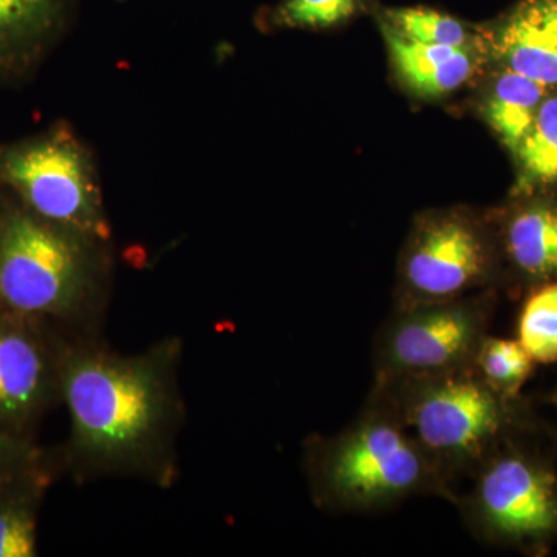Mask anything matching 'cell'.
<instances>
[{"instance_id": "1", "label": "cell", "mask_w": 557, "mask_h": 557, "mask_svg": "<svg viewBox=\"0 0 557 557\" xmlns=\"http://www.w3.org/2000/svg\"><path fill=\"white\" fill-rule=\"evenodd\" d=\"M368 399L397 418L454 491L457 480L471 479L494 450L530 429L522 398L497 394L472 364L373 381Z\"/></svg>"}, {"instance_id": "2", "label": "cell", "mask_w": 557, "mask_h": 557, "mask_svg": "<svg viewBox=\"0 0 557 557\" xmlns=\"http://www.w3.org/2000/svg\"><path fill=\"white\" fill-rule=\"evenodd\" d=\"M309 465L314 497L332 511H383L418 496L457 502L456 491L412 435L370 399L339 434L314 440Z\"/></svg>"}, {"instance_id": "3", "label": "cell", "mask_w": 557, "mask_h": 557, "mask_svg": "<svg viewBox=\"0 0 557 557\" xmlns=\"http://www.w3.org/2000/svg\"><path fill=\"white\" fill-rule=\"evenodd\" d=\"M523 434L507 440L480 465L456 505L483 542L539 555L557 541V471L522 442Z\"/></svg>"}, {"instance_id": "4", "label": "cell", "mask_w": 557, "mask_h": 557, "mask_svg": "<svg viewBox=\"0 0 557 557\" xmlns=\"http://www.w3.org/2000/svg\"><path fill=\"white\" fill-rule=\"evenodd\" d=\"M64 391L76 442L94 456L135 453L163 420V383L148 361L84 355L70 362Z\"/></svg>"}, {"instance_id": "5", "label": "cell", "mask_w": 557, "mask_h": 557, "mask_svg": "<svg viewBox=\"0 0 557 557\" xmlns=\"http://www.w3.org/2000/svg\"><path fill=\"white\" fill-rule=\"evenodd\" d=\"M486 292L395 309L375 338L373 381L471 366L494 314V299Z\"/></svg>"}, {"instance_id": "6", "label": "cell", "mask_w": 557, "mask_h": 557, "mask_svg": "<svg viewBox=\"0 0 557 557\" xmlns=\"http://www.w3.org/2000/svg\"><path fill=\"white\" fill-rule=\"evenodd\" d=\"M497 255L485 226L467 212L424 215L403 252L395 309L485 292L497 277Z\"/></svg>"}, {"instance_id": "7", "label": "cell", "mask_w": 557, "mask_h": 557, "mask_svg": "<svg viewBox=\"0 0 557 557\" xmlns=\"http://www.w3.org/2000/svg\"><path fill=\"white\" fill-rule=\"evenodd\" d=\"M0 172L44 219L83 236H108L89 161L67 135L10 150Z\"/></svg>"}, {"instance_id": "8", "label": "cell", "mask_w": 557, "mask_h": 557, "mask_svg": "<svg viewBox=\"0 0 557 557\" xmlns=\"http://www.w3.org/2000/svg\"><path fill=\"white\" fill-rule=\"evenodd\" d=\"M86 289L78 245L38 220L11 219L0 240V296L25 313L64 311Z\"/></svg>"}, {"instance_id": "9", "label": "cell", "mask_w": 557, "mask_h": 557, "mask_svg": "<svg viewBox=\"0 0 557 557\" xmlns=\"http://www.w3.org/2000/svg\"><path fill=\"white\" fill-rule=\"evenodd\" d=\"M505 69L552 89L557 86V0H520L498 27Z\"/></svg>"}, {"instance_id": "10", "label": "cell", "mask_w": 557, "mask_h": 557, "mask_svg": "<svg viewBox=\"0 0 557 557\" xmlns=\"http://www.w3.org/2000/svg\"><path fill=\"white\" fill-rule=\"evenodd\" d=\"M500 248L528 287L557 281V201L533 200L505 215Z\"/></svg>"}, {"instance_id": "11", "label": "cell", "mask_w": 557, "mask_h": 557, "mask_svg": "<svg viewBox=\"0 0 557 557\" xmlns=\"http://www.w3.org/2000/svg\"><path fill=\"white\" fill-rule=\"evenodd\" d=\"M383 33L399 78L418 95L440 97L450 94L463 86L474 72L475 62L469 46L412 42L387 24L383 25Z\"/></svg>"}, {"instance_id": "12", "label": "cell", "mask_w": 557, "mask_h": 557, "mask_svg": "<svg viewBox=\"0 0 557 557\" xmlns=\"http://www.w3.org/2000/svg\"><path fill=\"white\" fill-rule=\"evenodd\" d=\"M548 89L518 72L505 69L487 95L483 115L512 153L533 126Z\"/></svg>"}, {"instance_id": "13", "label": "cell", "mask_w": 557, "mask_h": 557, "mask_svg": "<svg viewBox=\"0 0 557 557\" xmlns=\"http://www.w3.org/2000/svg\"><path fill=\"white\" fill-rule=\"evenodd\" d=\"M44 362L38 348L17 333H0V413L21 417L38 401Z\"/></svg>"}, {"instance_id": "14", "label": "cell", "mask_w": 557, "mask_h": 557, "mask_svg": "<svg viewBox=\"0 0 557 557\" xmlns=\"http://www.w3.org/2000/svg\"><path fill=\"white\" fill-rule=\"evenodd\" d=\"M519 161L518 196L557 185V95L545 98L515 153Z\"/></svg>"}, {"instance_id": "15", "label": "cell", "mask_w": 557, "mask_h": 557, "mask_svg": "<svg viewBox=\"0 0 557 557\" xmlns=\"http://www.w3.org/2000/svg\"><path fill=\"white\" fill-rule=\"evenodd\" d=\"M518 339L536 364L557 362V281L534 285L518 319Z\"/></svg>"}, {"instance_id": "16", "label": "cell", "mask_w": 557, "mask_h": 557, "mask_svg": "<svg viewBox=\"0 0 557 557\" xmlns=\"http://www.w3.org/2000/svg\"><path fill=\"white\" fill-rule=\"evenodd\" d=\"M536 362L518 339L487 333L478 348L472 368L487 386L509 399H519Z\"/></svg>"}, {"instance_id": "17", "label": "cell", "mask_w": 557, "mask_h": 557, "mask_svg": "<svg viewBox=\"0 0 557 557\" xmlns=\"http://www.w3.org/2000/svg\"><path fill=\"white\" fill-rule=\"evenodd\" d=\"M62 0H0V51L42 38L60 16Z\"/></svg>"}, {"instance_id": "18", "label": "cell", "mask_w": 557, "mask_h": 557, "mask_svg": "<svg viewBox=\"0 0 557 557\" xmlns=\"http://www.w3.org/2000/svg\"><path fill=\"white\" fill-rule=\"evenodd\" d=\"M387 25L403 38L429 46H469L467 27L448 14L428 9L388 11Z\"/></svg>"}, {"instance_id": "19", "label": "cell", "mask_w": 557, "mask_h": 557, "mask_svg": "<svg viewBox=\"0 0 557 557\" xmlns=\"http://www.w3.org/2000/svg\"><path fill=\"white\" fill-rule=\"evenodd\" d=\"M369 0H285L277 11L282 25L295 28H330L358 13Z\"/></svg>"}, {"instance_id": "20", "label": "cell", "mask_w": 557, "mask_h": 557, "mask_svg": "<svg viewBox=\"0 0 557 557\" xmlns=\"http://www.w3.org/2000/svg\"><path fill=\"white\" fill-rule=\"evenodd\" d=\"M35 525L25 512H0V557L35 556Z\"/></svg>"}, {"instance_id": "21", "label": "cell", "mask_w": 557, "mask_h": 557, "mask_svg": "<svg viewBox=\"0 0 557 557\" xmlns=\"http://www.w3.org/2000/svg\"><path fill=\"white\" fill-rule=\"evenodd\" d=\"M552 403L557 408V387L555 388V392H553Z\"/></svg>"}, {"instance_id": "22", "label": "cell", "mask_w": 557, "mask_h": 557, "mask_svg": "<svg viewBox=\"0 0 557 557\" xmlns=\"http://www.w3.org/2000/svg\"><path fill=\"white\" fill-rule=\"evenodd\" d=\"M2 445H3L2 438H0V450H2Z\"/></svg>"}]
</instances>
